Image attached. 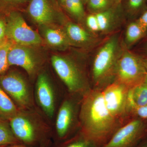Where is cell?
<instances>
[{"label":"cell","mask_w":147,"mask_h":147,"mask_svg":"<svg viewBox=\"0 0 147 147\" xmlns=\"http://www.w3.org/2000/svg\"><path fill=\"white\" fill-rule=\"evenodd\" d=\"M84 95L80 113L81 134L97 146H102L118 129L119 121L106 108L102 91L90 90Z\"/></svg>","instance_id":"1"},{"label":"cell","mask_w":147,"mask_h":147,"mask_svg":"<svg viewBox=\"0 0 147 147\" xmlns=\"http://www.w3.org/2000/svg\"><path fill=\"white\" fill-rule=\"evenodd\" d=\"M121 36L120 31L110 35L97 47L92 67V80L96 86L114 82L116 65L122 49Z\"/></svg>","instance_id":"2"},{"label":"cell","mask_w":147,"mask_h":147,"mask_svg":"<svg viewBox=\"0 0 147 147\" xmlns=\"http://www.w3.org/2000/svg\"><path fill=\"white\" fill-rule=\"evenodd\" d=\"M147 74L142 57L131 52L123 42L122 49L116 65L114 81L130 89L143 82Z\"/></svg>","instance_id":"3"},{"label":"cell","mask_w":147,"mask_h":147,"mask_svg":"<svg viewBox=\"0 0 147 147\" xmlns=\"http://www.w3.org/2000/svg\"><path fill=\"white\" fill-rule=\"evenodd\" d=\"M51 62L56 73L69 91L84 95L91 90L85 74L71 59L54 55L51 58Z\"/></svg>","instance_id":"4"},{"label":"cell","mask_w":147,"mask_h":147,"mask_svg":"<svg viewBox=\"0 0 147 147\" xmlns=\"http://www.w3.org/2000/svg\"><path fill=\"white\" fill-rule=\"evenodd\" d=\"M15 137L22 144L40 147L49 142L48 131L39 128L20 111L9 120Z\"/></svg>","instance_id":"5"},{"label":"cell","mask_w":147,"mask_h":147,"mask_svg":"<svg viewBox=\"0 0 147 147\" xmlns=\"http://www.w3.org/2000/svg\"><path fill=\"white\" fill-rule=\"evenodd\" d=\"M6 72L0 75V86L18 109L29 108L32 105L31 95L25 79L16 71Z\"/></svg>","instance_id":"6"},{"label":"cell","mask_w":147,"mask_h":147,"mask_svg":"<svg viewBox=\"0 0 147 147\" xmlns=\"http://www.w3.org/2000/svg\"><path fill=\"white\" fill-rule=\"evenodd\" d=\"M5 37L13 43L24 46L39 45L42 42L38 34L16 12H11L6 18Z\"/></svg>","instance_id":"7"},{"label":"cell","mask_w":147,"mask_h":147,"mask_svg":"<svg viewBox=\"0 0 147 147\" xmlns=\"http://www.w3.org/2000/svg\"><path fill=\"white\" fill-rule=\"evenodd\" d=\"M147 134V121L137 118L119 128L102 147H134Z\"/></svg>","instance_id":"8"},{"label":"cell","mask_w":147,"mask_h":147,"mask_svg":"<svg viewBox=\"0 0 147 147\" xmlns=\"http://www.w3.org/2000/svg\"><path fill=\"white\" fill-rule=\"evenodd\" d=\"M128 88L114 81L102 90L106 108L111 115L119 121L129 115L127 109Z\"/></svg>","instance_id":"9"},{"label":"cell","mask_w":147,"mask_h":147,"mask_svg":"<svg viewBox=\"0 0 147 147\" xmlns=\"http://www.w3.org/2000/svg\"><path fill=\"white\" fill-rule=\"evenodd\" d=\"M65 29L70 44H74L86 50L95 49L103 40L99 35L93 33L86 28L73 22H67Z\"/></svg>","instance_id":"10"},{"label":"cell","mask_w":147,"mask_h":147,"mask_svg":"<svg viewBox=\"0 0 147 147\" xmlns=\"http://www.w3.org/2000/svg\"><path fill=\"white\" fill-rule=\"evenodd\" d=\"M96 15L100 34L110 35L120 31L127 21L121 4L115 5L108 10Z\"/></svg>","instance_id":"11"},{"label":"cell","mask_w":147,"mask_h":147,"mask_svg":"<svg viewBox=\"0 0 147 147\" xmlns=\"http://www.w3.org/2000/svg\"><path fill=\"white\" fill-rule=\"evenodd\" d=\"M7 58L9 66L21 67L30 75L34 74L36 71L37 61L28 46L13 43L9 51Z\"/></svg>","instance_id":"12"},{"label":"cell","mask_w":147,"mask_h":147,"mask_svg":"<svg viewBox=\"0 0 147 147\" xmlns=\"http://www.w3.org/2000/svg\"><path fill=\"white\" fill-rule=\"evenodd\" d=\"M36 92L39 105L48 117H52L55 110V94L49 78L45 74H41L38 77Z\"/></svg>","instance_id":"13"},{"label":"cell","mask_w":147,"mask_h":147,"mask_svg":"<svg viewBox=\"0 0 147 147\" xmlns=\"http://www.w3.org/2000/svg\"><path fill=\"white\" fill-rule=\"evenodd\" d=\"M74 107L71 101L66 100L61 105L56 122V137L59 141L65 140L71 130L74 117Z\"/></svg>","instance_id":"14"},{"label":"cell","mask_w":147,"mask_h":147,"mask_svg":"<svg viewBox=\"0 0 147 147\" xmlns=\"http://www.w3.org/2000/svg\"><path fill=\"white\" fill-rule=\"evenodd\" d=\"M28 12L32 18L40 25L49 24L54 19V11L48 0H31Z\"/></svg>","instance_id":"15"},{"label":"cell","mask_w":147,"mask_h":147,"mask_svg":"<svg viewBox=\"0 0 147 147\" xmlns=\"http://www.w3.org/2000/svg\"><path fill=\"white\" fill-rule=\"evenodd\" d=\"M147 30L142 26L137 20L130 21L127 24L124 35L123 42L130 49L134 44L146 35Z\"/></svg>","instance_id":"16"},{"label":"cell","mask_w":147,"mask_h":147,"mask_svg":"<svg viewBox=\"0 0 147 147\" xmlns=\"http://www.w3.org/2000/svg\"><path fill=\"white\" fill-rule=\"evenodd\" d=\"M121 4L128 22L137 20L147 9V0H123Z\"/></svg>","instance_id":"17"},{"label":"cell","mask_w":147,"mask_h":147,"mask_svg":"<svg viewBox=\"0 0 147 147\" xmlns=\"http://www.w3.org/2000/svg\"><path fill=\"white\" fill-rule=\"evenodd\" d=\"M19 111L13 100L0 86V118L9 121Z\"/></svg>","instance_id":"18"},{"label":"cell","mask_w":147,"mask_h":147,"mask_svg":"<svg viewBox=\"0 0 147 147\" xmlns=\"http://www.w3.org/2000/svg\"><path fill=\"white\" fill-rule=\"evenodd\" d=\"M63 5L67 13L75 20L85 24L87 14L82 0H65Z\"/></svg>","instance_id":"19"},{"label":"cell","mask_w":147,"mask_h":147,"mask_svg":"<svg viewBox=\"0 0 147 147\" xmlns=\"http://www.w3.org/2000/svg\"><path fill=\"white\" fill-rule=\"evenodd\" d=\"M45 36L47 42L52 46L65 48L70 45L65 31L48 28L45 30Z\"/></svg>","instance_id":"20"},{"label":"cell","mask_w":147,"mask_h":147,"mask_svg":"<svg viewBox=\"0 0 147 147\" xmlns=\"http://www.w3.org/2000/svg\"><path fill=\"white\" fill-rule=\"evenodd\" d=\"M127 97L137 105H147V74L143 82L129 90Z\"/></svg>","instance_id":"21"},{"label":"cell","mask_w":147,"mask_h":147,"mask_svg":"<svg viewBox=\"0 0 147 147\" xmlns=\"http://www.w3.org/2000/svg\"><path fill=\"white\" fill-rule=\"evenodd\" d=\"M20 144L13 134L9 121L0 118V147Z\"/></svg>","instance_id":"22"},{"label":"cell","mask_w":147,"mask_h":147,"mask_svg":"<svg viewBox=\"0 0 147 147\" xmlns=\"http://www.w3.org/2000/svg\"><path fill=\"white\" fill-rule=\"evenodd\" d=\"M115 0H88L86 4L88 13L97 14L115 5Z\"/></svg>","instance_id":"23"},{"label":"cell","mask_w":147,"mask_h":147,"mask_svg":"<svg viewBox=\"0 0 147 147\" xmlns=\"http://www.w3.org/2000/svg\"><path fill=\"white\" fill-rule=\"evenodd\" d=\"M13 42L5 37L0 42V75L5 73L9 66L8 62V54Z\"/></svg>","instance_id":"24"},{"label":"cell","mask_w":147,"mask_h":147,"mask_svg":"<svg viewBox=\"0 0 147 147\" xmlns=\"http://www.w3.org/2000/svg\"><path fill=\"white\" fill-rule=\"evenodd\" d=\"M127 109L129 115L130 114L135 118L147 121V105H137L127 97Z\"/></svg>","instance_id":"25"},{"label":"cell","mask_w":147,"mask_h":147,"mask_svg":"<svg viewBox=\"0 0 147 147\" xmlns=\"http://www.w3.org/2000/svg\"><path fill=\"white\" fill-rule=\"evenodd\" d=\"M93 143L84 138L80 134L79 137L63 144L57 145L55 147H97Z\"/></svg>","instance_id":"26"},{"label":"cell","mask_w":147,"mask_h":147,"mask_svg":"<svg viewBox=\"0 0 147 147\" xmlns=\"http://www.w3.org/2000/svg\"><path fill=\"white\" fill-rule=\"evenodd\" d=\"M85 27L87 30L95 34H100V28L95 14L88 13L85 21Z\"/></svg>","instance_id":"27"},{"label":"cell","mask_w":147,"mask_h":147,"mask_svg":"<svg viewBox=\"0 0 147 147\" xmlns=\"http://www.w3.org/2000/svg\"><path fill=\"white\" fill-rule=\"evenodd\" d=\"M6 20L0 17V42L5 38Z\"/></svg>","instance_id":"28"},{"label":"cell","mask_w":147,"mask_h":147,"mask_svg":"<svg viewBox=\"0 0 147 147\" xmlns=\"http://www.w3.org/2000/svg\"><path fill=\"white\" fill-rule=\"evenodd\" d=\"M136 20L142 26L147 30V9Z\"/></svg>","instance_id":"29"},{"label":"cell","mask_w":147,"mask_h":147,"mask_svg":"<svg viewBox=\"0 0 147 147\" xmlns=\"http://www.w3.org/2000/svg\"><path fill=\"white\" fill-rule=\"evenodd\" d=\"M137 147H147V139L140 142Z\"/></svg>","instance_id":"30"},{"label":"cell","mask_w":147,"mask_h":147,"mask_svg":"<svg viewBox=\"0 0 147 147\" xmlns=\"http://www.w3.org/2000/svg\"><path fill=\"white\" fill-rule=\"evenodd\" d=\"M6 147H34L32 146H26V145L22 144H14L11 145Z\"/></svg>","instance_id":"31"},{"label":"cell","mask_w":147,"mask_h":147,"mask_svg":"<svg viewBox=\"0 0 147 147\" xmlns=\"http://www.w3.org/2000/svg\"><path fill=\"white\" fill-rule=\"evenodd\" d=\"M142 57L143 63H144V66L145 68L146 69V71L147 73V57Z\"/></svg>","instance_id":"32"},{"label":"cell","mask_w":147,"mask_h":147,"mask_svg":"<svg viewBox=\"0 0 147 147\" xmlns=\"http://www.w3.org/2000/svg\"><path fill=\"white\" fill-rule=\"evenodd\" d=\"M143 50L144 51L145 54L146 55V57H147V38L145 41L144 44L143 46Z\"/></svg>","instance_id":"33"},{"label":"cell","mask_w":147,"mask_h":147,"mask_svg":"<svg viewBox=\"0 0 147 147\" xmlns=\"http://www.w3.org/2000/svg\"><path fill=\"white\" fill-rule=\"evenodd\" d=\"M123 0H115L116 5L121 4Z\"/></svg>","instance_id":"34"},{"label":"cell","mask_w":147,"mask_h":147,"mask_svg":"<svg viewBox=\"0 0 147 147\" xmlns=\"http://www.w3.org/2000/svg\"><path fill=\"white\" fill-rule=\"evenodd\" d=\"M49 142H47V143H46V144H45L42 145V146H41L40 147H49Z\"/></svg>","instance_id":"35"},{"label":"cell","mask_w":147,"mask_h":147,"mask_svg":"<svg viewBox=\"0 0 147 147\" xmlns=\"http://www.w3.org/2000/svg\"><path fill=\"white\" fill-rule=\"evenodd\" d=\"M8 1H12L22 2L27 0H8Z\"/></svg>","instance_id":"36"},{"label":"cell","mask_w":147,"mask_h":147,"mask_svg":"<svg viewBox=\"0 0 147 147\" xmlns=\"http://www.w3.org/2000/svg\"><path fill=\"white\" fill-rule=\"evenodd\" d=\"M82 1H83L84 4L85 5H86V4L87 2L88 1V0H82Z\"/></svg>","instance_id":"37"},{"label":"cell","mask_w":147,"mask_h":147,"mask_svg":"<svg viewBox=\"0 0 147 147\" xmlns=\"http://www.w3.org/2000/svg\"><path fill=\"white\" fill-rule=\"evenodd\" d=\"M59 1H60L61 3L63 4V3L65 0H59Z\"/></svg>","instance_id":"38"},{"label":"cell","mask_w":147,"mask_h":147,"mask_svg":"<svg viewBox=\"0 0 147 147\" xmlns=\"http://www.w3.org/2000/svg\"></svg>","instance_id":"39"}]
</instances>
